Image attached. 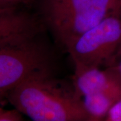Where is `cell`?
I'll return each instance as SVG.
<instances>
[{
	"instance_id": "cell-1",
	"label": "cell",
	"mask_w": 121,
	"mask_h": 121,
	"mask_svg": "<svg viewBox=\"0 0 121 121\" xmlns=\"http://www.w3.org/2000/svg\"><path fill=\"white\" fill-rule=\"evenodd\" d=\"M31 121H83L91 118L71 83L55 78L51 69L32 74L6 97Z\"/></svg>"
},
{
	"instance_id": "cell-5",
	"label": "cell",
	"mask_w": 121,
	"mask_h": 121,
	"mask_svg": "<svg viewBox=\"0 0 121 121\" xmlns=\"http://www.w3.org/2000/svg\"><path fill=\"white\" fill-rule=\"evenodd\" d=\"M41 23L39 17L22 9L0 10V44L38 36Z\"/></svg>"
},
{
	"instance_id": "cell-14",
	"label": "cell",
	"mask_w": 121,
	"mask_h": 121,
	"mask_svg": "<svg viewBox=\"0 0 121 121\" xmlns=\"http://www.w3.org/2000/svg\"><path fill=\"white\" fill-rule=\"evenodd\" d=\"M3 110H4V109H3V108H1V107H0V113L1 112H2Z\"/></svg>"
},
{
	"instance_id": "cell-3",
	"label": "cell",
	"mask_w": 121,
	"mask_h": 121,
	"mask_svg": "<svg viewBox=\"0 0 121 121\" xmlns=\"http://www.w3.org/2000/svg\"><path fill=\"white\" fill-rule=\"evenodd\" d=\"M50 67L48 51L37 36L0 44V102L32 74Z\"/></svg>"
},
{
	"instance_id": "cell-13",
	"label": "cell",
	"mask_w": 121,
	"mask_h": 121,
	"mask_svg": "<svg viewBox=\"0 0 121 121\" xmlns=\"http://www.w3.org/2000/svg\"><path fill=\"white\" fill-rule=\"evenodd\" d=\"M99 121V120H96V119H94V118H89V119H87L86 121Z\"/></svg>"
},
{
	"instance_id": "cell-12",
	"label": "cell",
	"mask_w": 121,
	"mask_h": 121,
	"mask_svg": "<svg viewBox=\"0 0 121 121\" xmlns=\"http://www.w3.org/2000/svg\"><path fill=\"white\" fill-rule=\"evenodd\" d=\"M118 17L121 19V0H118L117 2L116 8L114 9V12Z\"/></svg>"
},
{
	"instance_id": "cell-6",
	"label": "cell",
	"mask_w": 121,
	"mask_h": 121,
	"mask_svg": "<svg viewBox=\"0 0 121 121\" xmlns=\"http://www.w3.org/2000/svg\"><path fill=\"white\" fill-rule=\"evenodd\" d=\"M72 84L82 98L89 94L121 89V78L110 67L74 68Z\"/></svg>"
},
{
	"instance_id": "cell-8",
	"label": "cell",
	"mask_w": 121,
	"mask_h": 121,
	"mask_svg": "<svg viewBox=\"0 0 121 121\" xmlns=\"http://www.w3.org/2000/svg\"><path fill=\"white\" fill-rule=\"evenodd\" d=\"M35 0H0V10L22 9L31 4Z\"/></svg>"
},
{
	"instance_id": "cell-7",
	"label": "cell",
	"mask_w": 121,
	"mask_h": 121,
	"mask_svg": "<svg viewBox=\"0 0 121 121\" xmlns=\"http://www.w3.org/2000/svg\"><path fill=\"white\" fill-rule=\"evenodd\" d=\"M121 98V89H118L85 95L82 101L91 118L103 121L110 109Z\"/></svg>"
},
{
	"instance_id": "cell-4",
	"label": "cell",
	"mask_w": 121,
	"mask_h": 121,
	"mask_svg": "<svg viewBox=\"0 0 121 121\" xmlns=\"http://www.w3.org/2000/svg\"><path fill=\"white\" fill-rule=\"evenodd\" d=\"M121 44V19L115 13L79 36L66 52L74 68L107 67Z\"/></svg>"
},
{
	"instance_id": "cell-2",
	"label": "cell",
	"mask_w": 121,
	"mask_h": 121,
	"mask_svg": "<svg viewBox=\"0 0 121 121\" xmlns=\"http://www.w3.org/2000/svg\"><path fill=\"white\" fill-rule=\"evenodd\" d=\"M118 0H40L39 19L66 50L79 36L114 12Z\"/></svg>"
},
{
	"instance_id": "cell-10",
	"label": "cell",
	"mask_w": 121,
	"mask_h": 121,
	"mask_svg": "<svg viewBox=\"0 0 121 121\" xmlns=\"http://www.w3.org/2000/svg\"><path fill=\"white\" fill-rule=\"evenodd\" d=\"M0 121H23L22 114L17 110H4L0 113Z\"/></svg>"
},
{
	"instance_id": "cell-9",
	"label": "cell",
	"mask_w": 121,
	"mask_h": 121,
	"mask_svg": "<svg viewBox=\"0 0 121 121\" xmlns=\"http://www.w3.org/2000/svg\"><path fill=\"white\" fill-rule=\"evenodd\" d=\"M103 121H121V98L110 109Z\"/></svg>"
},
{
	"instance_id": "cell-11",
	"label": "cell",
	"mask_w": 121,
	"mask_h": 121,
	"mask_svg": "<svg viewBox=\"0 0 121 121\" xmlns=\"http://www.w3.org/2000/svg\"><path fill=\"white\" fill-rule=\"evenodd\" d=\"M108 67H112L121 78V44Z\"/></svg>"
}]
</instances>
